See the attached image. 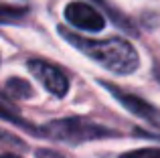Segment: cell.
Segmentation results:
<instances>
[{"label": "cell", "mask_w": 160, "mask_h": 158, "mask_svg": "<svg viewBox=\"0 0 160 158\" xmlns=\"http://www.w3.org/2000/svg\"><path fill=\"white\" fill-rule=\"evenodd\" d=\"M63 39H67L73 47H77L81 53H85L89 59H93L95 63H99L102 67H106L112 73H132L138 69V53L128 41L124 39H103V41H93V39H83L79 35L59 28Z\"/></svg>", "instance_id": "1"}, {"label": "cell", "mask_w": 160, "mask_h": 158, "mask_svg": "<svg viewBox=\"0 0 160 158\" xmlns=\"http://www.w3.org/2000/svg\"><path fill=\"white\" fill-rule=\"evenodd\" d=\"M41 136L51 140H61V142H67V144H81V142H87V140L113 136V132L106 130L103 126L87 122L83 118H67V120H57V122L47 124L41 130Z\"/></svg>", "instance_id": "2"}, {"label": "cell", "mask_w": 160, "mask_h": 158, "mask_svg": "<svg viewBox=\"0 0 160 158\" xmlns=\"http://www.w3.org/2000/svg\"><path fill=\"white\" fill-rule=\"evenodd\" d=\"M28 71L43 83L45 89L51 91L57 97H63L67 93V89H69V79L65 77V73L51 63H45V61H39V59H31L28 61Z\"/></svg>", "instance_id": "3"}, {"label": "cell", "mask_w": 160, "mask_h": 158, "mask_svg": "<svg viewBox=\"0 0 160 158\" xmlns=\"http://www.w3.org/2000/svg\"><path fill=\"white\" fill-rule=\"evenodd\" d=\"M65 18L69 20L73 27L81 28V31H102L106 27V18L102 12H98L93 6L85 2H71L65 6Z\"/></svg>", "instance_id": "4"}, {"label": "cell", "mask_w": 160, "mask_h": 158, "mask_svg": "<svg viewBox=\"0 0 160 158\" xmlns=\"http://www.w3.org/2000/svg\"><path fill=\"white\" fill-rule=\"evenodd\" d=\"M103 87H106V89H108L109 93H112L113 97L118 99V101L122 103V106L126 107V110L132 111L134 116H138V118L146 120V122H150V124H160V111H158L154 106H150L148 101L140 99L138 95L126 93V91H122L120 87L109 85V83H103Z\"/></svg>", "instance_id": "5"}, {"label": "cell", "mask_w": 160, "mask_h": 158, "mask_svg": "<svg viewBox=\"0 0 160 158\" xmlns=\"http://www.w3.org/2000/svg\"><path fill=\"white\" fill-rule=\"evenodd\" d=\"M6 91L12 95V97H20V99H28L32 95V87L28 81H24V79H8L6 83Z\"/></svg>", "instance_id": "6"}, {"label": "cell", "mask_w": 160, "mask_h": 158, "mask_svg": "<svg viewBox=\"0 0 160 158\" xmlns=\"http://www.w3.org/2000/svg\"><path fill=\"white\" fill-rule=\"evenodd\" d=\"M0 118H4L6 122H12V124H16V126L24 128V130H28L31 134H39V136H41V130L32 128L31 124L27 122V120H22L18 114H14V110H12V107H8L6 103H2V101H0Z\"/></svg>", "instance_id": "7"}, {"label": "cell", "mask_w": 160, "mask_h": 158, "mask_svg": "<svg viewBox=\"0 0 160 158\" xmlns=\"http://www.w3.org/2000/svg\"><path fill=\"white\" fill-rule=\"evenodd\" d=\"M24 8H14V6H6V4H0V22H10L16 20L18 16L24 14Z\"/></svg>", "instance_id": "8"}, {"label": "cell", "mask_w": 160, "mask_h": 158, "mask_svg": "<svg viewBox=\"0 0 160 158\" xmlns=\"http://www.w3.org/2000/svg\"><path fill=\"white\" fill-rule=\"evenodd\" d=\"M120 158H160V148H140V150L126 152Z\"/></svg>", "instance_id": "9"}, {"label": "cell", "mask_w": 160, "mask_h": 158, "mask_svg": "<svg viewBox=\"0 0 160 158\" xmlns=\"http://www.w3.org/2000/svg\"><path fill=\"white\" fill-rule=\"evenodd\" d=\"M37 158H63V154H59V152L55 150H37Z\"/></svg>", "instance_id": "10"}, {"label": "cell", "mask_w": 160, "mask_h": 158, "mask_svg": "<svg viewBox=\"0 0 160 158\" xmlns=\"http://www.w3.org/2000/svg\"><path fill=\"white\" fill-rule=\"evenodd\" d=\"M0 158H20V156H16V154H10V152H6V154H0Z\"/></svg>", "instance_id": "11"}]
</instances>
